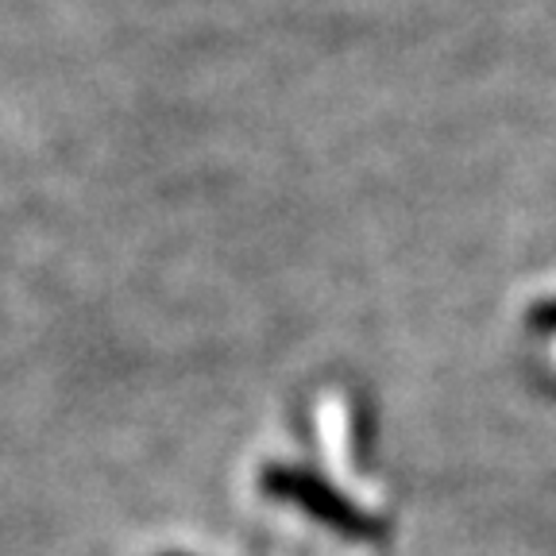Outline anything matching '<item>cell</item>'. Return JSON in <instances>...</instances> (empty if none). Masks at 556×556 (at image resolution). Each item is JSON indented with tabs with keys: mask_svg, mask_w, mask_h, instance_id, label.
I'll return each instance as SVG.
<instances>
[{
	"mask_svg": "<svg viewBox=\"0 0 556 556\" xmlns=\"http://www.w3.org/2000/svg\"><path fill=\"white\" fill-rule=\"evenodd\" d=\"M267 483L275 486L278 495L294 498V503H302L309 514H317L321 521H329V526H340V530H367L364 518H359L352 506H344L337 495H329L321 483H313V479L298 476V471H270Z\"/></svg>",
	"mask_w": 556,
	"mask_h": 556,
	"instance_id": "obj_1",
	"label": "cell"
}]
</instances>
